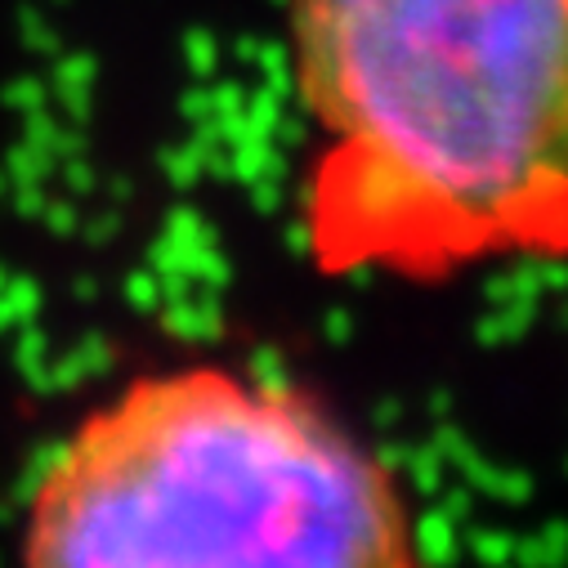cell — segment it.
Returning a JSON list of instances; mask_svg holds the SVG:
<instances>
[{"label":"cell","instance_id":"7a4b0ae2","mask_svg":"<svg viewBox=\"0 0 568 568\" xmlns=\"http://www.w3.org/2000/svg\"><path fill=\"white\" fill-rule=\"evenodd\" d=\"M23 559L403 568L416 519L398 479L305 394L184 367L77 425L28 501Z\"/></svg>","mask_w":568,"mask_h":568},{"label":"cell","instance_id":"6da1fadb","mask_svg":"<svg viewBox=\"0 0 568 568\" xmlns=\"http://www.w3.org/2000/svg\"><path fill=\"white\" fill-rule=\"evenodd\" d=\"M323 273L568 255V0H292Z\"/></svg>","mask_w":568,"mask_h":568}]
</instances>
